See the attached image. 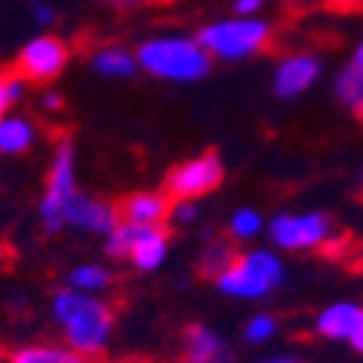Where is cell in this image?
Segmentation results:
<instances>
[{
    "mask_svg": "<svg viewBox=\"0 0 363 363\" xmlns=\"http://www.w3.org/2000/svg\"><path fill=\"white\" fill-rule=\"evenodd\" d=\"M119 218L128 224H163L172 218V201L166 192H131L116 201Z\"/></svg>",
    "mask_w": 363,
    "mask_h": 363,
    "instance_id": "4fadbf2b",
    "label": "cell"
},
{
    "mask_svg": "<svg viewBox=\"0 0 363 363\" xmlns=\"http://www.w3.org/2000/svg\"><path fill=\"white\" fill-rule=\"evenodd\" d=\"M195 216H198V209H195L192 201H177V203H172V218H174L177 224H189V221H195Z\"/></svg>",
    "mask_w": 363,
    "mask_h": 363,
    "instance_id": "cb8c5ba5",
    "label": "cell"
},
{
    "mask_svg": "<svg viewBox=\"0 0 363 363\" xmlns=\"http://www.w3.org/2000/svg\"><path fill=\"white\" fill-rule=\"evenodd\" d=\"M259 363H302L299 357H291V354H277V357H264Z\"/></svg>",
    "mask_w": 363,
    "mask_h": 363,
    "instance_id": "83f0119b",
    "label": "cell"
},
{
    "mask_svg": "<svg viewBox=\"0 0 363 363\" xmlns=\"http://www.w3.org/2000/svg\"><path fill=\"white\" fill-rule=\"evenodd\" d=\"M349 343H352V349H354L357 354H363V325H360V328L354 331V335L349 337Z\"/></svg>",
    "mask_w": 363,
    "mask_h": 363,
    "instance_id": "484cf974",
    "label": "cell"
},
{
    "mask_svg": "<svg viewBox=\"0 0 363 363\" xmlns=\"http://www.w3.org/2000/svg\"><path fill=\"white\" fill-rule=\"evenodd\" d=\"M285 279V267L279 256L270 250H250V253H238L233 267L218 279L221 294L238 296V299H262L274 288H279Z\"/></svg>",
    "mask_w": 363,
    "mask_h": 363,
    "instance_id": "277c9868",
    "label": "cell"
},
{
    "mask_svg": "<svg viewBox=\"0 0 363 363\" xmlns=\"http://www.w3.org/2000/svg\"><path fill=\"white\" fill-rule=\"evenodd\" d=\"M328 6H335V9H357L360 0H328Z\"/></svg>",
    "mask_w": 363,
    "mask_h": 363,
    "instance_id": "4316f807",
    "label": "cell"
},
{
    "mask_svg": "<svg viewBox=\"0 0 363 363\" xmlns=\"http://www.w3.org/2000/svg\"><path fill=\"white\" fill-rule=\"evenodd\" d=\"M180 363H235V354L218 331L192 323L180 335Z\"/></svg>",
    "mask_w": 363,
    "mask_h": 363,
    "instance_id": "30bf717a",
    "label": "cell"
},
{
    "mask_svg": "<svg viewBox=\"0 0 363 363\" xmlns=\"http://www.w3.org/2000/svg\"><path fill=\"white\" fill-rule=\"evenodd\" d=\"M125 4H169V0H125Z\"/></svg>",
    "mask_w": 363,
    "mask_h": 363,
    "instance_id": "1f68e13d",
    "label": "cell"
},
{
    "mask_svg": "<svg viewBox=\"0 0 363 363\" xmlns=\"http://www.w3.org/2000/svg\"><path fill=\"white\" fill-rule=\"evenodd\" d=\"M111 4H125V0H111Z\"/></svg>",
    "mask_w": 363,
    "mask_h": 363,
    "instance_id": "836d02e7",
    "label": "cell"
},
{
    "mask_svg": "<svg viewBox=\"0 0 363 363\" xmlns=\"http://www.w3.org/2000/svg\"><path fill=\"white\" fill-rule=\"evenodd\" d=\"M277 328H279V320L274 314H256L245 325V340L253 343V346H262L277 335Z\"/></svg>",
    "mask_w": 363,
    "mask_h": 363,
    "instance_id": "44dd1931",
    "label": "cell"
},
{
    "mask_svg": "<svg viewBox=\"0 0 363 363\" xmlns=\"http://www.w3.org/2000/svg\"><path fill=\"white\" fill-rule=\"evenodd\" d=\"M119 209L111 201H99L90 195H76L67 209V227H79L87 233H113L119 227Z\"/></svg>",
    "mask_w": 363,
    "mask_h": 363,
    "instance_id": "8fae6325",
    "label": "cell"
},
{
    "mask_svg": "<svg viewBox=\"0 0 363 363\" xmlns=\"http://www.w3.org/2000/svg\"><path fill=\"white\" fill-rule=\"evenodd\" d=\"M262 230V216L256 209H238V213L230 218V238H253Z\"/></svg>",
    "mask_w": 363,
    "mask_h": 363,
    "instance_id": "7402d4cb",
    "label": "cell"
},
{
    "mask_svg": "<svg viewBox=\"0 0 363 363\" xmlns=\"http://www.w3.org/2000/svg\"><path fill=\"white\" fill-rule=\"evenodd\" d=\"M360 198H363V192H360Z\"/></svg>",
    "mask_w": 363,
    "mask_h": 363,
    "instance_id": "e575fe53",
    "label": "cell"
},
{
    "mask_svg": "<svg viewBox=\"0 0 363 363\" xmlns=\"http://www.w3.org/2000/svg\"><path fill=\"white\" fill-rule=\"evenodd\" d=\"M337 96H340V102L357 119H363V70L357 65H349V67L340 70V76H337Z\"/></svg>",
    "mask_w": 363,
    "mask_h": 363,
    "instance_id": "ac0fdd59",
    "label": "cell"
},
{
    "mask_svg": "<svg viewBox=\"0 0 363 363\" xmlns=\"http://www.w3.org/2000/svg\"><path fill=\"white\" fill-rule=\"evenodd\" d=\"M67 282H70V288H76V291L96 294V291L111 288L113 274H111L108 267H102V264H79V267H73V270H70Z\"/></svg>",
    "mask_w": 363,
    "mask_h": 363,
    "instance_id": "ffe728a7",
    "label": "cell"
},
{
    "mask_svg": "<svg viewBox=\"0 0 363 363\" xmlns=\"http://www.w3.org/2000/svg\"><path fill=\"white\" fill-rule=\"evenodd\" d=\"M360 325H363V306H357V302H335V306L320 311L314 331L325 340H349Z\"/></svg>",
    "mask_w": 363,
    "mask_h": 363,
    "instance_id": "5bb4252c",
    "label": "cell"
},
{
    "mask_svg": "<svg viewBox=\"0 0 363 363\" xmlns=\"http://www.w3.org/2000/svg\"><path fill=\"white\" fill-rule=\"evenodd\" d=\"M52 317L62 325L65 340L73 352L90 360H102L113 331V308L105 299L76 288L58 291L52 296Z\"/></svg>",
    "mask_w": 363,
    "mask_h": 363,
    "instance_id": "6da1fadb",
    "label": "cell"
},
{
    "mask_svg": "<svg viewBox=\"0 0 363 363\" xmlns=\"http://www.w3.org/2000/svg\"><path fill=\"white\" fill-rule=\"evenodd\" d=\"M137 62L151 76L174 79V82H195L209 73L213 55L198 41H189V38H155V41H145L137 50Z\"/></svg>",
    "mask_w": 363,
    "mask_h": 363,
    "instance_id": "7a4b0ae2",
    "label": "cell"
},
{
    "mask_svg": "<svg viewBox=\"0 0 363 363\" xmlns=\"http://www.w3.org/2000/svg\"><path fill=\"white\" fill-rule=\"evenodd\" d=\"M21 87H23L21 76H15L12 70H0V119H6V108L18 102Z\"/></svg>",
    "mask_w": 363,
    "mask_h": 363,
    "instance_id": "603a6c76",
    "label": "cell"
},
{
    "mask_svg": "<svg viewBox=\"0 0 363 363\" xmlns=\"http://www.w3.org/2000/svg\"><path fill=\"white\" fill-rule=\"evenodd\" d=\"M67 58H70V50H67L65 41H58L52 35H41V38H33L21 50L12 73L21 76L23 82L44 84V82H52L58 73L65 70Z\"/></svg>",
    "mask_w": 363,
    "mask_h": 363,
    "instance_id": "9c48e42d",
    "label": "cell"
},
{
    "mask_svg": "<svg viewBox=\"0 0 363 363\" xmlns=\"http://www.w3.org/2000/svg\"><path fill=\"white\" fill-rule=\"evenodd\" d=\"M221 180H224L221 157L216 155V151H206V155H201V157H192L186 163L174 166L163 180V192L172 203L195 201V198L209 195L216 186H221Z\"/></svg>",
    "mask_w": 363,
    "mask_h": 363,
    "instance_id": "52a82bcc",
    "label": "cell"
},
{
    "mask_svg": "<svg viewBox=\"0 0 363 363\" xmlns=\"http://www.w3.org/2000/svg\"><path fill=\"white\" fill-rule=\"evenodd\" d=\"M123 363H143V360H123Z\"/></svg>",
    "mask_w": 363,
    "mask_h": 363,
    "instance_id": "d6a6232c",
    "label": "cell"
},
{
    "mask_svg": "<svg viewBox=\"0 0 363 363\" xmlns=\"http://www.w3.org/2000/svg\"><path fill=\"white\" fill-rule=\"evenodd\" d=\"M198 44L209 52L235 62V58H247L253 52H262L274 44V29L264 21L256 18H235L224 23H209L198 33Z\"/></svg>",
    "mask_w": 363,
    "mask_h": 363,
    "instance_id": "3957f363",
    "label": "cell"
},
{
    "mask_svg": "<svg viewBox=\"0 0 363 363\" xmlns=\"http://www.w3.org/2000/svg\"><path fill=\"white\" fill-rule=\"evenodd\" d=\"M76 201V177H73V145L67 140L58 143L55 157L47 177V192L41 198V221L47 233L67 227V209Z\"/></svg>",
    "mask_w": 363,
    "mask_h": 363,
    "instance_id": "8992f818",
    "label": "cell"
},
{
    "mask_svg": "<svg viewBox=\"0 0 363 363\" xmlns=\"http://www.w3.org/2000/svg\"><path fill=\"white\" fill-rule=\"evenodd\" d=\"M94 67L102 73V76H113V79H125L137 70V58L119 47H108V50H99L94 55Z\"/></svg>",
    "mask_w": 363,
    "mask_h": 363,
    "instance_id": "d6986e66",
    "label": "cell"
},
{
    "mask_svg": "<svg viewBox=\"0 0 363 363\" xmlns=\"http://www.w3.org/2000/svg\"><path fill=\"white\" fill-rule=\"evenodd\" d=\"M320 76V62L308 52H296L288 55L285 62L279 65L277 76H274V90L282 99H294L299 96L306 87H311Z\"/></svg>",
    "mask_w": 363,
    "mask_h": 363,
    "instance_id": "7c38bea8",
    "label": "cell"
},
{
    "mask_svg": "<svg viewBox=\"0 0 363 363\" xmlns=\"http://www.w3.org/2000/svg\"><path fill=\"white\" fill-rule=\"evenodd\" d=\"M235 259H238V250L233 245V238H213L203 247V253H201L198 270H201V277H209V279L218 282L227 270L233 267Z\"/></svg>",
    "mask_w": 363,
    "mask_h": 363,
    "instance_id": "2e32d148",
    "label": "cell"
},
{
    "mask_svg": "<svg viewBox=\"0 0 363 363\" xmlns=\"http://www.w3.org/2000/svg\"><path fill=\"white\" fill-rule=\"evenodd\" d=\"M35 143V128L21 116L0 119V151L4 155H26Z\"/></svg>",
    "mask_w": 363,
    "mask_h": 363,
    "instance_id": "e0dca14e",
    "label": "cell"
},
{
    "mask_svg": "<svg viewBox=\"0 0 363 363\" xmlns=\"http://www.w3.org/2000/svg\"><path fill=\"white\" fill-rule=\"evenodd\" d=\"M335 235L331 218L325 213H302V216H277L270 221V241L282 250H308L323 247Z\"/></svg>",
    "mask_w": 363,
    "mask_h": 363,
    "instance_id": "ba28073f",
    "label": "cell"
},
{
    "mask_svg": "<svg viewBox=\"0 0 363 363\" xmlns=\"http://www.w3.org/2000/svg\"><path fill=\"white\" fill-rule=\"evenodd\" d=\"M352 65H357V67L363 70V41L357 44V50H354V55H352Z\"/></svg>",
    "mask_w": 363,
    "mask_h": 363,
    "instance_id": "f1b7e54d",
    "label": "cell"
},
{
    "mask_svg": "<svg viewBox=\"0 0 363 363\" xmlns=\"http://www.w3.org/2000/svg\"><path fill=\"white\" fill-rule=\"evenodd\" d=\"M6 363H96L70 346H50V343H35V346H23L9 354Z\"/></svg>",
    "mask_w": 363,
    "mask_h": 363,
    "instance_id": "9a60e30c",
    "label": "cell"
},
{
    "mask_svg": "<svg viewBox=\"0 0 363 363\" xmlns=\"http://www.w3.org/2000/svg\"><path fill=\"white\" fill-rule=\"evenodd\" d=\"M262 4H264V0H235V12L241 18H250V15H256L262 9Z\"/></svg>",
    "mask_w": 363,
    "mask_h": 363,
    "instance_id": "d4e9b609",
    "label": "cell"
},
{
    "mask_svg": "<svg viewBox=\"0 0 363 363\" xmlns=\"http://www.w3.org/2000/svg\"><path fill=\"white\" fill-rule=\"evenodd\" d=\"M35 15H38V21H50L52 18V12L47 6H35Z\"/></svg>",
    "mask_w": 363,
    "mask_h": 363,
    "instance_id": "f546056e",
    "label": "cell"
},
{
    "mask_svg": "<svg viewBox=\"0 0 363 363\" xmlns=\"http://www.w3.org/2000/svg\"><path fill=\"white\" fill-rule=\"evenodd\" d=\"M105 250L111 259H128L137 270H157L169 250V233L163 224L119 221V227L108 233Z\"/></svg>",
    "mask_w": 363,
    "mask_h": 363,
    "instance_id": "5b68a950",
    "label": "cell"
},
{
    "mask_svg": "<svg viewBox=\"0 0 363 363\" xmlns=\"http://www.w3.org/2000/svg\"><path fill=\"white\" fill-rule=\"evenodd\" d=\"M44 105H47L50 111H52V108H62V99H58V96H47V99H44Z\"/></svg>",
    "mask_w": 363,
    "mask_h": 363,
    "instance_id": "4dcf8cb0",
    "label": "cell"
}]
</instances>
